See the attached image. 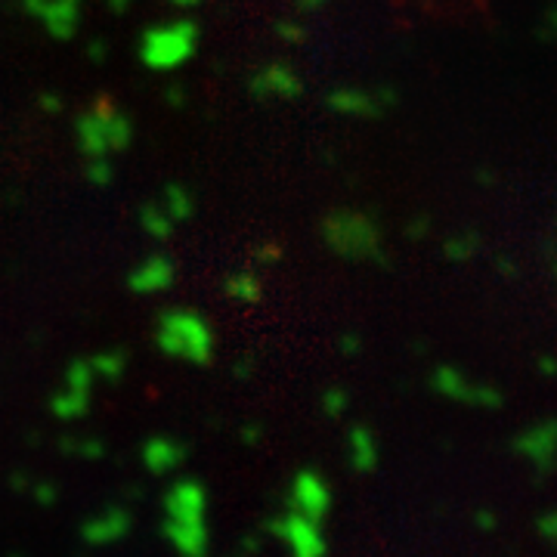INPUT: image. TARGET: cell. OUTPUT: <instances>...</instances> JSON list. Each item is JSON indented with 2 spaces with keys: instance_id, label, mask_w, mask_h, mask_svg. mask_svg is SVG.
<instances>
[{
  "instance_id": "1",
  "label": "cell",
  "mask_w": 557,
  "mask_h": 557,
  "mask_svg": "<svg viewBox=\"0 0 557 557\" xmlns=\"http://www.w3.org/2000/svg\"><path fill=\"white\" fill-rule=\"evenodd\" d=\"M322 239H325L328 251H334L344 260H368V264L391 266V257L384 251L381 224L366 211L338 207V211L325 214V220H322Z\"/></svg>"
},
{
  "instance_id": "2",
  "label": "cell",
  "mask_w": 557,
  "mask_h": 557,
  "mask_svg": "<svg viewBox=\"0 0 557 557\" xmlns=\"http://www.w3.org/2000/svg\"><path fill=\"white\" fill-rule=\"evenodd\" d=\"M75 137L87 158H103L109 152H124L133 143V121L118 109L115 97L99 93L90 109L78 115Z\"/></svg>"
},
{
  "instance_id": "3",
  "label": "cell",
  "mask_w": 557,
  "mask_h": 557,
  "mask_svg": "<svg viewBox=\"0 0 557 557\" xmlns=\"http://www.w3.org/2000/svg\"><path fill=\"white\" fill-rule=\"evenodd\" d=\"M156 344L165 357L192 362V366H211L214 359V332L207 319L183 307H173L158 316Z\"/></svg>"
},
{
  "instance_id": "4",
  "label": "cell",
  "mask_w": 557,
  "mask_h": 557,
  "mask_svg": "<svg viewBox=\"0 0 557 557\" xmlns=\"http://www.w3.org/2000/svg\"><path fill=\"white\" fill-rule=\"evenodd\" d=\"M201 29L192 19H177L167 25H149L139 38V59L152 72H173L190 63L198 50Z\"/></svg>"
},
{
  "instance_id": "5",
  "label": "cell",
  "mask_w": 557,
  "mask_h": 557,
  "mask_svg": "<svg viewBox=\"0 0 557 557\" xmlns=\"http://www.w3.org/2000/svg\"><path fill=\"white\" fill-rule=\"evenodd\" d=\"M400 103L397 87H378V90H359V87H338L325 97V105L341 115L353 118H384Z\"/></svg>"
},
{
  "instance_id": "6",
  "label": "cell",
  "mask_w": 557,
  "mask_h": 557,
  "mask_svg": "<svg viewBox=\"0 0 557 557\" xmlns=\"http://www.w3.org/2000/svg\"><path fill=\"white\" fill-rule=\"evenodd\" d=\"M431 384L440 397L465 402V406H477V409H499L502 406L499 387L477 384V381H471L465 372H459V368H452V366H440L437 372H434Z\"/></svg>"
},
{
  "instance_id": "7",
  "label": "cell",
  "mask_w": 557,
  "mask_h": 557,
  "mask_svg": "<svg viewBox=\"0 0 557 557\" xmlns=\"http://www.w3.org/2000/svg\"><path fill=\"white\" fill-rule=\"evenodd\" d=\"M248 93L257 103H266V99H300L304 97V80L288 63H266L248 78Z\"/></svg>"
},
{
  "instance_id": "8",
  "label": "cell",
  "mask_w": 557,
  "mask_h": 557,
  "mask_svg": "<svg viewBox=\"0 0 557 557\" xmlns=\"http://www.w3.org/2000/svg\"><path fill=\"white\" fill-rule=\"evenodd\" d=\"M270 533L279 536V539L291 548V557H325V552H328L325 536H322L319 523L300 518L298 511L273 520Z\"/></svg>"
},
{
  "instance_id": "9",
  "label": "cell",
  "mask_w": 557,
  "mask_h": 557,
  "mask_svg": "<svg viewBox=\"0 0 557 557\" xmlns=\"http://www.w3.org/2000/svg\"><path fill=\"white\" fill-rule=\"evenodd\" d=\"M291 505L300 518L322 527V520L332 511V489H328V483L316 471H300L291 483Z\"/></svg>"
},
{
  "instance_id": "10",
  "label": "cell",
  "mask_w": 557,
  "mask_h": 557,
  "mask_svg": "<svg viewBox=\"0 0 557 557\" xmlns=\"http://www.w3.org/2000/svg\"><path fill=\"white\" fill-rule=\"evenodd\" d=\"M167 520H205L207 518V493L198 480H177L165 495Z\"/></svg>"
},
{
  "instance_id": "11",
  "label": "cell",
  "mask_w": 557,
  "mask_h": 557,
  "mask_svg": "<svg viewBox=\"0 0 557 557\" xmlns=\"http://www.w3.org/2000/svg\"><path fill=\"white\" fill-rule=\"evenodd\" d=\"M173 260L167 254H149L143 264H137L127 276V288L133 294H161L173 285Z\"/></svg>"
},
{
  "instance_id": "12",
  "label": "cell",
  "mask_w": 557,
  "mask_h": 557,
  "mask_svg": "<svg viewBox=\"0 0 557 557\" xmlns=\"http://www.w3.org/2000/svg\"><path fill=\"white\" fill-rule=\"evenodd\" d=\"M514 449H518L523 459L533 461L542 474H548L552 471V459H554V421L545 418V421H539V425L527 427V431L514 440Z\"/></svg>"
},
{
  "instance_id": "13",
  "label": "cell",
  "mask_w": 557,
  "mask_h": 557,
  "mask_svg": "<svg viewBox=\"0 0 557 557\" xmlns=\"http://www.w3.org/2000/svg\"><path fill=\"white\" fill-rule=\"evenodd\" d=\"M165 539L180 557H207L211 548L205 520H165Z\"/></svg>"
},
{
  "instance_id": "14",
  "label": "cell",
  "mask_w": 557,
  "mask_h": 557,
  "mask_svg": "<svg viewBox=\"0 0 557 557\" xmlns=\"http://www.w3.org/2000/svg\"><path fill=\"white\" fill-rule=\"evenodd\" d=\"M127 533H131V511H124V508H105L103 514H97L80 527L87 545H115Z\"/></svg>"
},
{
  "instance_id": "15",
  "label": "cell",
  "mask_w": 557,
  "mask_h": 557,
  "mask_svg": "<svg viewBox=\"0 0 557 557\" xmlns=\"http://www.w3.org/2000/svg\"><path fill=\"white\" fill-rule=\"evenodd\" d=\"M80 4L84 0H46V6L40 10L44 29L50 31V38L56 40H72L80 25Z\"/></svg>"
},
{
  "instance_id": "16",
  "label": "cell",
  "mask_w": 557,
  "mask_h": 557,
  "mask_svg": "<svg viewBox=\"0 0 557 557\" xmlns=\"http://www.w3.org/2000/svg\"><path fill=\"white\" fill-rule=\"evenodd\" d=\"M186 461V446L171 437H152L143 446V465L152 474H171Z\"/></svg>"
},
{
  "instance_id": "17",
  "label": "cell",
  "mask_w": 557,
  "mask_h": 557,
  "mask_svg": "<svg viewBox=\"0 0 557 557\" xmlns=\"http://www.w3.org/2000/svg\"><path fill=\"white\" fill-rule=\"evenodd\" d=\"M350 465L353 471L359 474H368L375 471V465H378V443H375L372 431H368L366 425H357L350 431Z\"/></svg>"
},
{
  "instance_id": "18",
  "label": "cell",
  "mask_w": 557,
  "mask_h": 557,
  "mask_svg": "<svg viewBox=\"0 0 557 557\" xmlns=\"http://www.w3.org/2000/svg\"><path fill=\"white\" fill-rule=\"evenodd\" d=\"M158 205L165 207V214L173 224H186V220H192V214H196V198H192V192L186 190L183 183H167Z\"/></svg>"
},
{
  "instance_id": "19",
  "label": "cell",
  "mask_w": 557,
  "mask_h": 557,
  "mask_svg": "<svg viewBox=\"0 0 557 557\" xmlns=\"http://www.w3.org/2000/svg\"><path fill=\"white\" fill-rule=\"evenodd\" d=\"M50 409L56 418L63 421H75L84 418L87 409H90V391H75V387H63L56 397L50 400Z\"/></svg>"
},
{
  "instance_id": "20",
  "label": "cell",
  "mask_w": 557,
  "mask_h": 557,
  "mask_svg": "<svg viewBox=\"0 0 557 557\" xmlns=\"http://www.w3.org/2000/svg\"><path fill=\"white\" fill-rule=\"evenodd\" d=\"M139 224H143V230L158 241H167L173 236V220L167 217L158 201H146V205L139 207Z\"/></svg>"
},
{
  "instance_id": "21",
  "label": "cell",
  "mask_w": 557,
  "mask_h": 557,
  "mask_svg": "<svg viewBox=\"0 0 557 557\" xmlns=\"http://www.w3.org/2000/svg\"><path fill=\"white\" fill-rule=\"evenodd\" d=\"M483 239L477 230H461L459 236H449L446 245H443V254H446L452 264H468L474 254L480 251Z\"/></svg>"
},
{
  "instance_id": "22",
  "label": "cell",
  "mask_w": 557,
  "mask_h": 557,
  "mask_svg": "<svg viewBox=\"0 0 557 557\" xmlns=\"http://www.w3.org/2000/svg\"><path fill=\"white\" fill-rule=\"evenodd\" d=\"M224 288L232 300H245V304H254V300H260V294H264V285H260L257 273H251V270L232 273Z\"/></svg>"
},
{
  "instance_id": "23",
  "label": "cell",
  "mask_w": 557,
  "mask_h": 557,
  "mask_svg": "<svg viewBox=\"0 0 557 557\" xmlns=\"http://www.w3.org/2000/svg\"><path fill=\"white\" fill-rule=\"evenodd\" d=\"M87 362H90L93 375H97V378H105V381H121V375L127 372V353L124 350L97 353V357H90Z\"/></svg>"
},
{
  "instance_id": "24",
  "label": "cell",
  "mask_w": 557,
  "mask_h": 557,
  "mask_svg": "<svg viewBox=\"0 0 557 557\" xmlns=\"http://www.w3.org/2000/svg\"><path fill=\"white\" fill-rule=\"evenodd\" d=\"M93 368L87 359H72L69 368H65V387H75V391H90L93 387Z\"/></svg>"
},
{
  "instance_id": "25",
  "label": "cell",
  "mask_w": 557,
  "mask_h": 557,
  "mask_svg": "<svg viewBox=\"0 0 557 557\" xmlns=\"http://www.w3.org/2000/svg\"><path fill=\"white\" fill-rule=\"evenodd\" d=\"M84 177L87 183L93 186H109L112 180H115V167H112L109 158H87V167H84Z\"/></svg>"
},
{
  "instance_id": "26",
  "label": "cell",
  "mask_w": 557,
  "mask_h": 557,
  "mask_svg": "<svg viewBox=\"0 0 557 557\" xmlns=\"http://www.w3.org/2000/svg\"><path fill=\"white\" fill-rule=\"evenodd\" d=\"M63 449H65V452L84 455V459H99V455L105 452L103 443H99V440H65Z\"/></svg>"
},
{
  "instance_id": "27",
  "label": "cell",
  "mask_w": 557,
  "mask_h": 557,
  "mask_svg": "<svg viewBox=\"0 0 557 557\" xmlns=\"http://www.w3.org/2000/svg\"><path fill=\"white\" fill-rule=\"evenodd\" d=\"M347 402H350V397H347L344 391H338V387H334V391H328L325 397H322V406H325L328 418H341V415L347 412Z\"/></svg>"
},
{
  "instance_id": "28",
  "label": "cell",
  "mask_w": 557,
  "mask_h": 557,
  "mask_svg": "<svg viewBox=\"0 0 557 557\" xmlns=\"http://www.w3.org/2000/svg\"><path fill=\"white\" fill-rule=\"evenodd\" d=\"M276 35L285 38L288 44H304V40H307V29H304V25H298V22H279L276 25Z\"/></svg>"
},
{
  "instance_id": "29",
  "label": "cell",
  "mask_w": 557,
  "mask_h": 557,
  "mask_svg": "<svg viewBox=\"0 0 557 557\" xmlns=\"http://www.w3.org/2000/svg\"><path fill=\"white\" fill-rule=\"evenodd\" d=\"M427 226H431V217H427V214H418V217L412 220V224L406 226V236L409 239H425V232H427Z\"/></svg>"
},
{
  "instance_id": "30",
  "label": "cell",
  "mask_w": 557,
  "mask_h": 557,
  "mask_svg": "<svg viewBox=\"0 0 557 557\" xmlns=\"http://www.w3.org/2000/svg\"><path fill=\"white\" fill-rule=\"evenodd\" d=\"M38 109H44L46 115H56V112H63V99H59L56 93H40Z\"/></svg>"
},
{
  "instance_id": "31",
  "label": "cell",
  "mask_w": 557,
  "mask_h": 557,
  "mask_svg": "<svg viewBox=\"0 0 557 557\" xmlns=\"http://www.w3.org/2000/svg\"><path fill=\"white\" fill-rule=\"evenodd\" d=\"M87 59H90V63H105V40H90V44H87Z\"/></svg>"
},
{
  "instance_id": "32",
  "label": "cell",
  "mask_w": 557,
  "mask_h": 557,
  "mask_svg": "<svg viewBox=\"0 0 557 557\" xmlns=\"http://www.w3.org/2000/svg\"><path fill=\"white\" fill-rule=\"evenodd\" d=\"M35 499L40 502V505H53V502H56V486L40 483V486H35Z\"/></svg>"
},
{
  "instance_id": "33",
  "label": "cell",
  "mask_w": 557,
  "mask_h": 557,
  "mask_svg": "<svg viewBox=\"0 0 557 557\" xmlns=\"http://www.w3.org/2000/svg\"><path fill=\"white\" fill-rule=\"evenodd\" d=\"M539 529H542V536H545V542H554V533H557V518H554L552 511H548V514H542Z\"/></svg>"
},
{
  "instance_id": "34",
  "label": "cell",
  "mask_w": 557,
  "mask_h": 557,
  "mask_svg": "<svg viewBox=\"0 0 557 557\" xmlns=\"http://www.w3.org/2000/svg\"><path fill=\"white\" fill-rule=\"evenodd\" d=\"M165 97H167V103H171L173 109H180V105L186 103V90H183V87H180V84H171V87H167Z\"/></svg>"
},
{
  "instance_id": "35",
  "label": "cell",
  "mask_w": 557,
  "mask_h": 557,
  "mask_svg": "<svg viewBox=\"0 0 557 557\" xmlns=\"http://www.w3.org/2000/svg\"><path fill=\"white\" fill-rule=\"evenodd\" d=\"M359 350H362V344H359L357 334H344V338H341V353L353 357V353H359Z\"/></svg>"
},
{
  "instance_id": "36",
  "label": "cell",
  "mask_w": 557,
  "mask_h": 557,
  "mask_svg": "<svg viewBox=\"0 0 557 557\" xmlns=\"http://www.w3.org/2000/svg\"><path fill=\"white\" fill-rule=\"evenodd\" d=\"M44 6H46V0H22V10L29 13V16H40Z\"/></svg>"
},
{
  "instance_id": "37",
  "label": "cell",
  "mask_w": 557,
  "mask_h": 557,
  "mask_svg": "<svg viewBox=\"0 0 557 557\" xmlns=\"http://www.w3.org/2000/svg\"><path fill=\"white\" fill-rule=\"evenodd\" d=\"M279 248H273V245H266V248H260V251H257V257L260 260H279Z\"/></svg>"
},
{
  "instance_id": "38",
  "label": "cell",
  "mask_w": 557,
  "mask_h": 557,
  "mask_svg": "<svg viewBox=\"0 0 557 557\" xmlns=\"http://www.w3.org/2000/svg\"><path fill=\"white\" fill-rule=\"evenodd\" d=\"M477 527H480V529H493V527H495V518H493V514H489V511H480V514H477Z\"/></svg>"
},
{
  "instance_id": "39",
  "label": "cell",
  "mask_w": 557,
  "mask_h": 557,
  "mask_svg": "<svg viewBox=\"0 0 557 557\" xmlns=\"http://www.w3.org/2000/svg\"><path fill=\"white\" fill-rule=\"evenodd\" d=\"M105 6H109L112 13H124L127 6H131V0H105Z\"/></svg>"
},
{
  "instance_id": "40",
  "label": "cell",
  "mask_w": 557,
  "mask_h": 557,
  "mask_svg": "<svg viewBox=\"0 0 557 557\" xmlns=\"http://www.w3.org/2000/svg\"><path fill=\"white\" fill-rule=\"evenodd\" d=\"M322 4H325V0H298V6H300V10H304V13H307V10H319Z\"/></svg>"
},
{
  "instance_id": "41",
  "label": "cell",
  "mask_w": 557,
  "mask_h": 557,
  "mask_svg": "<svg viewBox=\"0 0 557 557\" xmlns=\"http://www.w3.org/2000/svg\"><path fill=\"white\" fill-rule=\"evenodd\" d=\"M489 173H493V171H483V167H480V171H477V183H493V177H489Z\"/></svg>"
},
{
  "instance_id": "42",
  "label": "cell",
  "mask_w": 557,
  "mask_h": 557,
  "mask_svg": "<svg viewBox=\"0 0 557 557\" xmlns=\"http://www.w3.org/2000/svg\"><path fill=\"white\" fill-rule=\"evenodd\" d=\"M554 372V362L552 359H542V375H552Z\"/></svg>"
},
{
  "instance_id": "43",
  "label": "cell",
  "mask_w": 557,
  "mask_h": 557,
  "mask_svg": "<svg viewBox=\"0 0 557 557\" xmlns=\"http://www.w3.org/2000/svg\"><path fill=\"white\" fill-rule=\"evenodd\" d=\"M173 6H198L201 0H171Z\"/></svg>"
}]
</instances>
